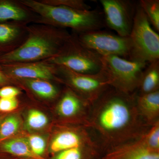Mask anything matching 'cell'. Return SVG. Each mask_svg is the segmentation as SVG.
I'll list each match as a JSON object with an SVG mask.
<instances>
[{"mask_svg":"<svg viewBox=\"0 0 159 159\" xmlns=\"http://www.w3.org/2000/svg\"><path fill=\"white\" fill-rule=\"evenodd\" d=\"M89 127L107 151L142 138L152 127L139 115L135 93L110 86L91 104Z\"/></svg>","mask_w":159,"mask_h":159,"instance_id":"1","label":"cell"},{"mask_svg":"<svg viewBox=\"0 0 159 159\" xmlns=\"http://www.w3.org/2000/svg\"><path fill=\"white\" fill-rule=\"evenodd\" d=\"M28 35L16 50L0 56V64L47 60L59 53L71 35L67 29L41 24L27 26Z\"/></svg>","mask_w":159,"mask_h":159,"instance_id":"2","label":"cell"},{"mask_svg":"<svg viewBox=\"0 0 159 159\" xmlns=\"http://www.w3.org/2000/svg\"><path fill=\"white\" fill-rule=\"evenodd\" d=\"M20 1L38 15V20L35 24L70 29L75 34L101 30L105 25L103 13L97 9L86 11L49 6L40 0Z\"/></svg>","mask_w":159,"mask_h":159,"instance_id":"3","label":"cell"},{"mask_svg":"<svg viewBox=\"0 0 159 159\" xmlns=\"http://www.w3.org/2000/svg\"><path fill=\"white\" fill-rule=\"evenodd\" d=\"M102 56L86 47L72 32L59 53L47 61L71 70L87 74H98L102 69Z\"/></svg>","mask_w":159,"mask_h":159,"instance_id":"4","label":"cell"},{"mask_svg":"<svg viewBox=\"0 0 159 159\" xmlns=\"http://www.w3.org/2000/svg\"><path fill=\"white\" fill-rule=\"evenodd\" d=\"M129 37L131 43L129 60L149 63L159 60V33L152 27L139 4Z\"/></svg>","mask_w":159,"mask_h":159,"instance_id":"5","label":"cell"},{"mask_svg":"<svg viewBox=\"0 0 159 159\" xmlns=\"http://www.w3.org/2000/svg\"><path fill=\"white\" fill-rule=\"evenodd\" d=\"M101 72L114 88L129 94L138 89L142 73L148 63L116 56H102Z\"/></svg>","mask_w":159,"mask_h":159,"instance_id":"6","label":"cell"},{"mask_svg":"<svg viewBox=\"0 0 159 159\" xmlns=\"http://www.w3.org/2000/svg\"><path fill=\"white\" fill-rule=\"evenodd\" d=\"M57 77L60 82L64 83L91 104L111 86L101 71L95 74H80L57 66Z\"/></svg>","mask_w":159,"mask_h":159,"instance_id":"7","label":"cell"},{"mask_svg":"<svg viewBox=\"0 0 159 159\" xmlns=\"http://www.w3.org/2000/svg\"><path fill=\"white\" fill-rule=\"evenodd\" d=\"M76 34L82 44L101 56H116L129 60L131 43L129 36L122 37L101 30Z\"/></svg>","mask_w":159,"mask_h":159,"instance_id":"8","label":"cell"},{"mask_svg":"<svg viewBox=\"0 0 159 159\" xmlns=\"http://www.w3.org/2000/svg\"><path fill=\"white\" fill-rule=\"evenodd\" d=\"M104 22L119 36L130 35L137 5L126 0H100Z\"/></svg>","mask_w":159,"mask_h":159,"instance_id":"9","label":"cell"},{"mask_svg":"<svg viewBox=\"0 0 159 159\" xmlns=\"http://www.w3.org/2000/svg\"><path fill=\"white\" fill-rule=\"evenodd\" d=\"M57 102V113L61 119L77 120L89 127L91 103L66 87L61 91Z\"/></svg>","mask_w":159,"mask_h":159,"instance_id":"10","label":"cell"},{"mask_svg":"<svg viewBox=\"0 0 159 159\" xmlns=\"http://www.w3.org/2000/svg\"><path fill=\"white\" fill-rule=\"evenodd\" d=\"M0 70L11 78L43 79L60 82L57 66L47 61L0 64Z\"/></svg>","mask_w":159,"mask_h":159,"instance_id":"11","label":"cell"},{"mask_svg":"<svg viewBox=\"0 0 159 159\" xmlns=\"http://www.w3.org/2000/svg\"><path fill=\"white\" fill-rule=\"evenodd\" d=\"M101 159H159V151L149 148L142 137L106 151Z\"/></svg>","mask_w":159,"mask_h":159,"instance_id":"12","label":"cell"},{"mask_svg":"<svg viewBox=\"0 0 159 159\" xmlns=\"http://www.w3.org/2000/svg\"><path fill=\"white\" fill-rule=\"evenodd\" d=\"M38 15L20 0H0V23H36Z\"/></svg>","mask_w":159,"mask_h":159,"instance_id":"13","label":"cell"},{"mask_svg":"<svg viewBox=\"0 0 159 159\" xmlns=\"http://www.w3.org/2000/svg\"><path fill=\"white\" fill-rule=\"evenodd\" d=\"M28 25L19 23H0V56L16 50L24 42L28 35Z\"/></svg>","mask_w":159,"mask_h":159,"instance_id":"14","label":"cell"},{"mask_svg":"<svg viewBox=\"0 0 159 159\" xmlns=\"http://www.w3.org/2000/svg\"><path fill=\"white\" fill-rule=\"evenodd\" d=\"M11 79L13 83L18 84L22 86L31 94L41 99L54 100L58 98L61 93V91L55 84V81L26 78Z\"/></svg>","mask_w":159,"mask_h":159,"instance_id":"15","label":"cell"},{"mask_svg":"<svg viewBox=\"0 0 159 159\" xmlns=\"http://www.w3.org/2000/svg\"><path fill=\"white\" fill-rule=\"evenodd\" d=\"M135 103L139 115L148 125L159 123V90L142 95L135 93Z\"/></svg>","mask_w":159,"mask_h":159,"instance_id":"16","label":"cell"},{"mask_svg":"<svg viewBox=\"0 0 159 159\" xmlns=\"http://www.w3.org/2000/svg\"><path fill=\"white\" fill-rule=\"evenodd\" d=\"M159 90V60L149 63L143 73L136 92L144 95Z\"/></svg>","mask_w":159,"mask_h":159,"instance_id":"17","label":"cell"},{"mask_svg":"<svg viewBox=\"0 0 159 159\" xmlns=\"http://www.w3.org/2000/svg\"><path fill=\"white\" fill-rule=\"evenodd\" d=\"M0 152L32 159H45L34 154L28 141L24 139L6 140L0 142Z\"/></svg>","mask_w":159,"mask_h":159,"instance_id":"18","label":"cell"},{"mask_svg":"<svg viewBox=\"0 0 159 159\" xmlns=\"http://www.w3.org/2000/svg\"><path fill=\"white\" fill-rule=\"evenodd\" d=\"M139 4L146 15L151 25L159 31V0H141Z\"/></svg>","mask_w":159,"mask_h":159,"instance_id":"19","label":"cell"},{"mask_svg":"<svg viewBox=\"0 0 159 159\" xmlns=\"http://www.w3.org/2000/svg\"><path fill=\"white\" fill-rule=\"evenodd\" d=\"M19 119L14 116H9L3 118L0 124V142L14 134L19 128Z\"/></svg>","mask_w":159,"mask_h":159,"instance_id":"20","label":"cell"},{"mask_svg":"<svg viewBox=\"0 0 159 159\" xmlns=\"http://www.w3.org/2000/svg\"><path fill=\"white\" fill-rule=\"evenodd\" d=\"M40 1L49 6H62L86 11L91 10V6L83 0H40Z\"/></svg>","mask_w":159,"mask_h":159,"instance_id":"21","label":"cell"},{"mask_svg":"<svg viewBox=\"0 0 159 159\" xmlns=\"http://www.w3.org/2000/svg\"><path fill=\"white\" fill-rule=\"evenodd\" d=\"M48 118L42 112L36 110L29 111L27 117V124L28 127L34 129L43 128L48 123Z\"/></svg>","mask_w":159,"mask_h":159,"instance_id":"22","label":"cell"},{"mask_svg":"<svg viewBox=\"0 0 159 159\" xmlns=\"http://www.w3.org/2000/svg\"><path fill=\"white\" fill-rule=\"evenodd\" d=\"M143 138L149 148L159 151V123L152 126Z\"/></svg>","mask_w":159,"mask_h":159,"instance_id":"23","label":"cell"},{"mask_svg":"<svg viewBox=\"0 0 159 159\" xmlns=\"http://www.w3.org/2000/svg\"><path fill=\"white\" fill-rule=\"evenodd\" d=\"M27 141L31 150L34 154L41 156L43 153L45 149L46 143L43 138L33 135L30 136Z\"/></svg>","mask_w":159,"mask_h":159,"instance_id":"24","label":"cell"},{"mask_svg":"<svg viewBox=\"0 0 159 159\" xmlns=\"http://www.w3.org/2000/svg\"><path fill=\"white\" fill-rule=\"evenodd\" d=\"M19 104L17 98H0V113H5L14 110Z\"/></svg>","mask_w":159,"mask_h":159,"instance_id":"25","label":"cell"},{"mask_svg":"<svg viewBox=\"0 0 159 159\" xmlns=\"http://www.w3.org/2000/svg\"><path fill=\"white\" fill-rule=\"evenodd\" d=\"M21 94L20 89L13 85L5 86L0 88V98H17Z\"/></svg>","mask_w":159,"mask_h":159,"instance_id":"26","label":"cell"},{"mask_svg":"<svg viewBox=\"0 0 159 159\" xmlns=\"http://www.w3.org/2000/svg\"><path fill=\"white\" fill-rule=\"evenodd\" d=\"M12 84L13 83L11 78L0 70V88L5 86L12 85Z\"/></svg>","mask_w":159,"mask_h":159,"instance_id":"27","label":"cell"},{"mask_svg":"<svg viewBox=\"0 0 159 159\" xmlns=\"http://www.w3.org/2000/svg\"><path fill=\"white\" fill-rule=\"evenodd\" d=\"M4 117L3 116H2V115H0V124H1V122H2V120L3 119Z\"/></svg>","mask_w":159,"mask_h":159,"instance_id":"28","label":"cell"}]
</instances>
